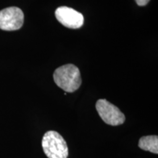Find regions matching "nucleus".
<instances>
[{
    "mask_svg": "<svg viewBox=\"0 0 158 158\" xmlns=\"http://www.w3.org/2000/svg\"><path fill=\"white\" fill-rule=\"evenodd\" d=\"M55 84L66 92L76 91L81 84V78L79 69L73 64H64L54 71Z\"/></svg>",
    "mask_w": 158,
    "mask_h": 158,
    "instance_id": "f257e3e1",
    "label": "nucleus"
},
{
    "mask_svg": "<svg viewBox=\"0 0 158 158\" xmlns=\"http://www.w3.org/2000/svg\"><path fill=\"white\" fill-rule=\"evenodd\" d=\"M42 147L48 158H68V147L65 140L56 131L46 132L42 140Z\"/></svg>",
    "mask_w": 158,
    "mask_h": 158,
    "instance_id": "f03ea898",
    "label": "nucleus"
},
{
    "mask_svg": "<svg viewBox=\"0 0 158 158\" xmlns=\"http://www.w3.org/2000/svg\"><path fill=\"white\" fill-rule=\"evenodd\" d=\"M97 111L105 123L111 126L122 124L125 116L118 108L106 99H100L96 102Z\"/></svg>",
    "mask_w": 158,
    "mask_h": 158,
    "instance_id": "7ed1b4c3",
    "label": "nucleus"
},
{
    "mask_svg": "<svg viewBox=\"0 0 158 158\" xmlns=\"http://www.w3.org/2000/svg\"><path fill=\"white\" fill-rule=\"evenodd\" d=\"M24 21L23 11L19 7H10L0 10V29L14 31L21 29Z\"/></svg>",
    "mask_w": 158,
    "mask_h": 158,
    "instance_id": "20e7f679",
    "label": "nucleus"
},
{
    "mask_svg": "<svg viewBox=\"0 0 158 158\" xmlns=\"http://www.w3.org/2000/svg\"><path fill=\"white\" fill-rule=\"evenodd\" d=\"M55 15L59 23L70 29L80 28L84 22L81 13L66 6L58 7L55 11Z\"/></svg>",
    "mask_w": 158,
    "mask_h": 158,
    "instance_id": "39448f33",
    "label": "nucleus"
},
{
    "mask_svg": "<svg viewBox=\"0 0 158 158\" xmlns=\"http://www.w3.org/2000/svg\"><path fill=\"white\" fill-rule=\"evenodd\" d=\"M138 147L144 151H148L153 154H158V136L147 135L140 138Z\"/></svg>",
    "mask_w": 158,
    "mask_h": 158,
    "instance_id": "423d86ee",
    "label": "nucleus"
},
{
    "mask_svg": "<svg viewBox=\"0 0 158 158\" xmlns=\"http://www.w3.org/2000/svg\"><path fill=\"white\" fill-rule=\"evenodd\" d=\"M150 0H135L136 3L139 6H145L147 5Z\"/></svg>",
    "mask_w": 158,
    "mask_h": 158,
    "instance_id": "0eeeda50",
    "label": "nucleus"
}]
</instances>
